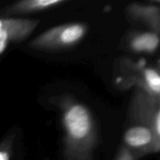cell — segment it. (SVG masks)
<instances>
[{
	"instance_id": "6da1fadb",
	"label": "cell",
	"mask_w": 160,
	"mask_h": 160,
	"mask_svg": "<svg viewBox=\"0 0 160 160\" xmlns=\"http://www.w3.org/2000/svg\"><path fill=\"white\" fill-rule=\"evenodd\" d=\"M63 124L66 131V160H92L95 131L88 109L77 103L65 105Z\"/></svg>"
},
{
	"instance_id": "7a4b0ae2",
	"label": "cell",
	"mask_w": 160,
	"mask_h": 160,
	"mask_svg": "<svg viewBox=\"0 0 160 160\" xmlns=\"http://www.w3.org/2000/svg\"><path fill=\"white\" fill-rule=\"evenodd\" d=\"M86 32V26L82 23L60 25L46 31L30 43L34 48L45 50L67 48L79 42Z\"/></svg>"
},
{
	"instance_id": "3957f363",
	"label": "cell",
	"mask_w": 160,
	"mask_h": 160,
	"mask_svg": "<svg viewBox=\"0 0 160 160\" xmlns=\"http://www.w3.org/2000/svg\"><path fill=\"white\" fill-rule=\"evenodd\" d=\"M38 22L27 19L0 18V55L9 42H20L33 32Z\"/></svg>"
},
{
	"instance_id": "277c9868",
	"label": "cell",
	"mask_w": 160,
	"mask_h": 160,
	"mask_svg": "<svg viewBox=\"0 0 160 160\" xmlns=\"http://www.w3.org/2000/svg\"><path fill=\"white\" fill-rule=\"evenodd\" d=\"M130 14L134 18L143 20L156 31L159 32V9L155 6H140L134 4L130 6Z\"/></svg>"
},
{
	"instance_id": "5b68a950",
	"label": "cell",
	"mask_w": 160,
	"mask_h": 160,
	"mask_svg": "<svg viewBox=\"0 0 160 160\" xmlns=\"http://www.w3.org/2000/svg\"><path fill=\"white\" fill-rule=\"evenodd\" d=\"M65 2L64 0H26L16 3L9 8L7 13H25L36 12Z\"/></svg>"
},
{
	"instance_id": "8992f818",
	"label": "cell",
	"mask_w": 160,
	"mask_h": 160,
	"mask_svg": "<svg viewBox=\"0 0 160 160\" xmlns=\"http://www.w3.org/2000/svg\"><path fill=\"white\" fill-rule=\"evenodd\" d=\"M159 44V36L156 33H142L134 36L131 42V46L136 52H153Z\"/></svg>"
},
{
	"instance_id": "52a82bcc",
	"label": "cell",
	"mask_w": 160,
	"mask_h": 160,
	"mask_svg": "<svg viewBox=\"0 0 160 160\" xmlns=\"http://www.w3.org/2000/svg\"><path fill=\"white\" fill-rule=\"evenodd\" d=\"M116 160H135V158L128 148L123 146L119 152Z\"/></svg>"
},
{
	"instance_id": "ba28073f",
	"label": "cell",
	"mask_w": 160,
	"mask_h": 160,
	"mask_svg": "<svg viewBox=\"0 0 160 160\" xmlns=\"http://www.w3.org/2000/svg\"><path fill=\"white\" fill-rule=\"evenodd\" d=\"M10 159V152L9 147L2 145L0 147V160H9Z\"/></svg>"
}]
</instances>
